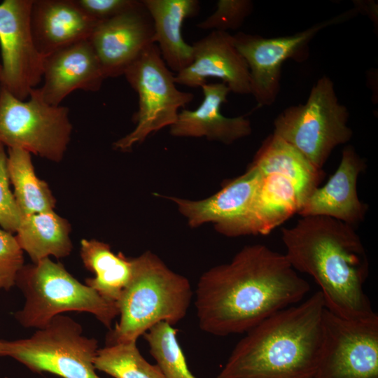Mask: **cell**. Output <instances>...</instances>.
Here are the masks:
<instances>
[{
  "label": "cell",
  "instance_id": "cell-13",
  "mask_svg": "<svg viewBox=\"0 0 378 378\" xmlns=\"http://www.w3.org/2000/svg\"><path fill=\"white\" fill-rule=\"evenodd\" d=\"M88 39L104 78L118 77L154 43L153 20L140 1L133 8L98 22Z\"/></svg>",
  "mask_w": 378,
  "mask_h": 378
},
{
  "label": "cell",
  "instance_id": "cell-21",
  "mask_svg": "<svg viewBox=\"0 0 378 378\" xmlns=\"http://www.w3.org/2000/svg\"><path fill=\"white\" fill-rule=\"evenodd\" d=\"M153 24L154 43L167 67L181 71L192 62L193 48L187 43L181 29L186 19L197 15L200 10L197 0H141Z\"/></svg>",
  "mask_w": 378,
  "mask_h": 378
},
{
  "label": "cell",
  "instance_id": "cell-24",
  "mask_svg": "<svg viewBox=\"0 0 378 378\" xmlns=\"http://www.w3.org/2000/svg\"><path fill=\"white\" fill-rule=\"evenodd\" d=\"M80 258L94 277L85 279V285L104 299L116 302L130 281L132 258L122 253H113L111 246L96 239H82Z\"/></svg>",
  "mask_w": 378,
  "mask_h": 378
},
{
  "label": "cell",
  "instance_id": "cell-23",
  "mask_svg": "<svg viewBox=\"0 0 378 378\" xmlns=\"http://www.w3.org/2000/svg\"><path fill=\"white\" fill-rule=\"evenodd\" d=\"M71 225L54 211L22 217L15 232L17 241L33 263L52 255L68 256L72 250Z\"/></svg>",
  "mask_w": 378,
  "mask_h": 378
},
{
  "label": "cell",
  "instance_id": "cell-28",
  "mask_svg": "<svg viewBox=\"0 0 378 378\" xmlns=\"http://www.w3.org/2000/svg\"><path fill=\"white\" fill-rule=\"evenodd\" d=\"M253 10V3L249 0H219L215 11L197 24L201 29L227 31L237 29Z\"/></svg>",
  "mask_w": 378,
  "mask_h": 378
},
{
  "label": "cell",
  "instance_id": "cell-25",
  "mask_svg": "<svg viewBox=\"0 0 378 378\" xmlns=\"http://www.w3.org/2000/svg\"><path fill=\"white\" fill-rule=\"evenodd\" d=\"M31 154L8 148L7 166L13 195L22 216L54 211L56 200L48 183L35 174Z\"/></svg>",
  "mask_w": 378,
  "mask_h": 378
},
{
  "label": "cell",
  "instance_id": "cell-17",
  "mask_svg": "<svg viewBox=\"0 0 378 378\" xmlns=\"http://www.w3.org/2000/svg\"><path fill=\"white\" fill-rule=\"evenodd\" d=\"M366 164L354 146H346L340 164L322 187L316 188L305 201L298 214L301 217L324 216L356 227L363 221L368 205L357 192L359 175Z\"/></svg>",
  "mask_w": 378,
  "mask_h": 378
},
{
  "label": "cell",
  "instance_id": "cell-3",
  "mask_svg": "<svg viewBox=\"0 0 378 378\" xmlns=\"http://www.w3.org/2000/svg\"><path fill=\"white\" fill-rule=\"evenodd\" d=\"M325 307L317 291L270 316L246 332L217 378H314Z\"/></svg>",
  "mask_w": 378,
  "mask_h": 378
},
{
  "label": "cell",
  "instance_id": "cell-18",
  "mask_svg": "<svg viewBox=\"0 0 378 378\" xmlns=\"http://www.w3.org/2000/svg\"><path fill=\"white\" fill-rule=\"evenodd\" d=\"M201 88L202 103L194 110L183 109L178 113L176 122L169 127L171 135L204 136L229 145L251 134V124L246 115L229 118L221 113V105L227 102L231 92L224 83H206Z\"/></svg>",
  "mask_w": 378,
  "mask_h": 378
},
{
  "label": "cell",
  "instance_id": "cell-33",
  "mask_svg": "<svg viewBox=\"0 0 378 378\" xmlns=\"http://www.w3.org/2000/svg\"><path fill=\"white\" fill-rule=\"evenodd\" d=\"M1 75H2V68H1V61H0V83L1 80Z\"/></svg>",
  "mask_w": 378,
  "mask_h": 378
},
{
  "label": "cell",
  "instance_id": "cell-12",
  "mask_svg": "<svg viewBox=\"0 0 378 378\" xmlns=\"http://www.w3.org/2000/svg\"><path fill=\"white\" fill-rule=\"evenodd\" d=\"M33 0H4L0 4V85L20 100L42 81L43 56L35 45L31 27Z\"/></svg>",
  "mask_w": 378,
  "mask_h": 378
},
{
  "label": "cell",
  "instance_id": "cell-2",
  "mask_svg": "<svg viewBox=\"0 0 378 378\" xmlns=\"http://www.w3.org/2000/svg\"><path fill=\"white\" fill-rule=\"evenodd\" d=\"M281 239L288 262L315 280L328 310L351 319L377 315L364 290L369 262L355 227L330 217L308 216L282 228Z\"/></svg>",
  "mask_w": 378,
  "mask_h": 378
},
{
  "label": "cell",
  "instance_id": "cell-22",
  "mask_svg": "<svg viewBox=\"0 0 378 378\" xmlns=\"http://www.w3.org/2000/svg\"><path fill=\"white\" fill-rule=\"evenodd\" d=\"M250 164L261 173L277 172L291 179L302 205L326 175L295 148L273 134L264 140Z\"/></svg>",
  "mask_w": 378,
  "mask_h": 378
},
{
  "label": "cell",
  "instance_id": "cell-7",
  "mask_svg": "<svg viewBox=\"0 0 378 378\" xmlns=\"http://www.w3.org/2000/svg\"><path fill=\"white\" fill-rule=\"evenodd\" d=\"M98 349L97 340L85 336L78 322L61 314L29 338L0 340V356L62 378H102L94 365Z\"/></svg>",
  "mask_w": 378,
  "mask_h": 378
},
{
  "label": "cell",
  "instance_id": "cell-10",
  "mask_svg": "<svg viewBox=\"0 0 378 378\" xmlns=\"http://www.w3.org/2000/svg\"><path fill=\"white\" fill-rule=\"evenodd\" d=\"M314 378H378V316L351 319L326 307Z\"/></svg>",
  "mask_w": 378,
  "mask_h": 378
},
{
  "label": "cell",
  "instance_id": "cell-19",
  "mask_svg": "<svg viewBox=\"0 0 378 378\" xmlns=\"http://www.w3.org/2000/svg\"><path fill=\"white\" fill-rule=\"evenodd\" d=\"M97 23L74 0L32 1L31 31L36 48L43 57L88 39Z\"/></svg>",
  "mask_w": 378,
  "mask_h": 378
},
{
  "label": "cell",
  "instance_id": "cell-1",
  "mask_svg": "<svg viewBox=\"0 0 378 378\" xmlns=\"http://www.w3.org/2000/svg\"><path fill=\"white\" fill-rule=\"evenodd\" d=\"M309 290L285 254L261 244L247 245L230 262L200 276L195 302L199 326L215 336L246 333Z\"/></svg>",
  "mask_w": 378,
  "mask_h": 378
},
{
  "label": "cell",
  "instance_id": "cell-9",
  "mask_svg": "<svg viewBox=\"0 0 378 378\" xmlns=\"http://www.w3.org/2000/svg\"><path fill=\"white\" fill-rule=\"evenodd\" d=\"M69 108L45 102L37 88L20 100L0 85V143L52 162H60L69 144Z\"/></svg>",
  "mask_w": 378,
  "mask_h": 378
},
{
  "label": "cell",
  "instance_id": "cell-20",
  "mask_svg": "<svg viewBox=\"0 0 378 378\" xmlns=\"http://www.w3.org/2000/svg\"><path fill=\"white\" fill-rule=\"evenodd\" d=\"M262 178V173L249 164L239 176L223 183L211 197L190 200L169 197L178 206L188 225L197 227L212 223L217 229L239 217L251 204Z\"/></svg>",
  "mask_w": 378,
  "mask_h": 378
},
{
  "label": "cell",
  "instance_id": "cell-16",
  "mask_svg": "<svg viewBox=\"0 0 378 378\" xmlns=\"http://www.w3.org/2000/svg\"><path fill=\"white\" fill-rule=\"evenodd\" d=\"M302 202L293 181L277 172L262 173L256 192L237 218L216 229L227 237L266 235L300 211Z\"/></svg>",
  "mask_w": 378,
  "mask_h": 378
},
{
  "label": "cell",
  "instance_id": "cell-15",
  "mask_svg": "<svg viewBox=\"0 0 378 378\" xmlns=\"http://www.w3.org/2000/svg\"><path fill=\"white\" fill-rule=\"evenodd\" d=\"M104 79L96 53L85 39L43 57V83L37 90L48 104L59 106L74 90L97 92Z\"/></svg>",
  "mask_w": 378,
  "mask_h": 378
},
{
  "label": "cell",
  "instance_id": "cell-8",
  "mask_svg": "<svg viewBox=\"0 0 378 378\" xmlns=\"http://www.w3.org/2000/svg\"><path fill=\"white\" fill-rule=\"evenodd\" d=\"M123 76L138 95V110L132 119L136 126L113 146L115 150L127 152L151 133L172 125L178 110L191 102L194 95L176 88L174 75L155 43L149 45Z\"/></svg>",
  "mask_w": 378,
  "mask_h": 378
},
{
  "label": "cell",
  "instance_id": "cell-30",
  "mask_svg": "<svg viewBox=\"0 0 378 378\" xmlns=\"http://www.w3.org/2000/svg\"><path fill=\"white\" fill-rule=\"evenodd\" d=\"M7 157L5 146L0 143V226L9 232L15 233L22 216L10 188Z\"/></svg>",
  "mask_w": 378,
  "mask_h": 378
},
{
  "label": "cell",
  "instance_id": "cell-14",
  "mask_svg": "<svg viewBox=\"0 0 378 378\" xmlns=\"http://www.w3.org/2000/svg\"><path fill=\"white\" fill-rule=\"evenodd\" d=\"M192 46V62L174 75L176 84L197 88L207 83L208 78H216L232 92L251 94L248 68L234 45L233 35L212 31Z\"/></svg>",
  "mask_w": 378,
  "mask_h": 378
},
{
  "label": "cell",
  "instance_id": "cell-29",
  "mask_svg": "<svg viewBox=\"0 0 378 378\" xmlns=\"http://www.w3.org/2000/svg\"><path fill=\"white\" fill-rule=\"evenodd\" d=\"M23 266V251L15 235L0 228V288L8 290L15 286Z\"/></svg>",
  "mask_w": 378,
  "mask_h": 378
},
{
  "label": "cell",
  "instance_id": "cell-26",
  "mask_svg": "<svg viewBox=\"0 0 378 378\" xmlns=\"http://www.w3.org/2000/svg\"><path fill=\"white\" fill-rule=\"evenodd\" d=\"M96 370L113 378H164L157 364L148 362L136 342L108 344L99 349L94 362Z\"/></svg>",
  "mask_w": 378,
  "mask_h": 378
},
{
  "label": "cell",
  "instance_id": "cell-6",
  "mask_svg": "<svg viewBox=\"0 0 378 378\" xmlns=\"http://www.w3.org/2000/svg\"><path fill=\"white\" fill-rule=\"evenodd\" d=\"M349 116L346 106L338 101L332 80L323 76L304 104L290 106L278 115L272 134L322 169L335 148L351 139Z\"/></svg>",
  "mask_w": 378,
  "mask_h": 378
},
{
  "label": "cell",
  "instance_id": "cell-5",
  "mask_svg": "<svg viewBox=\"0 0 378 378\" xmlns=\"http://www.w3.org/2000/svg\"><path fill=\"white\" fill-rule=\"evenodd\" d=\"M15 285L23 293L25 302L15 314L24 327H46L56 316L69 311L90 313L111 328L119 312L116 302L107 300L85 284L80 283L59 262L49 258L26 265L18 274Z\"/></svg>",
  "mask_w": 378,
  "mask_h": 378
},
{
  "label": "cell",
  "instance_id": "cell-32",
  "mask_svg": "<svg viewBox=\"0 0 378 378\" xmlns=\"http://www.w3.org/2000/svg\"><path fill=\"white\" fill-rule=\"evenodd\" d=\"M358 13L367 15L373 23L377 25V4L374 1H354Z\"/></svg>",
  "mask_w": 378,
  "mask_h": 378
},
{
  "label": "cell",
  "instance_id": "cell-31",
  "mask_svg": "<svg viewBox=\"0 0 378 378\" xmlns=\"http://www.w3.org/2000/svg\"><path fill=\"white\" fill-rule=\"evenodd\" d=\"M90 18L99 22L116 17L137 6V0H74Z\"/></svg>",
  "mask_w": 378,
  "mask_h": 378
},
{
  "label": "cell",
  "instance_id": "cell-4",
  "mask_svg": "<svg viewBox=\"0 0 378 378\" xmlns=\"http://www.w3.org/2000/svg\"><path fill=\"white\" fill-rule=\"evenodd\" d=\"M131 277L116 302L120 319L106 336V345L136 342L160 322L172 326L189 309L192 290L188 279L170 270L151 251L132 258Z\"/></svg>",
  "mask_w": 378,
  "mask_h": 378
},
{
  "label": "cell",
  "instance_id": "cell-27",
  "mask_svg": "<svg viewBox=\"0 0 378 378\" xmlns=\"http://www.w3.org/2000/svg\"><path fill=\"white\" fill-rule=\"evenodd\" d=\"M151 356L164 378H197L190 370L177 339V329L160 322L144 334Z\"/></svg>",
  "mask_w": 378,
  "mask_h": 378
},
{
  "label": "cell",
  "instance_id": "cell-11",
  "mask_svg": "<svg viewBox=\"0 0 378 378\" xmlns=\"http://www.w3.org/2000/svg\"><path fill=\"white\" fill-rule=\"evenodd\" d=\"M357 13L354 8L290 36L264 38L244 32L233 35L234 45L247 64L251 94L258 105L270 106L275 102L280 90L281 66L286 60H306L309 43L317 33Z\"/></svg>",
  "mask_w": 378,
  "mask_h": 378
}]
</instances>
